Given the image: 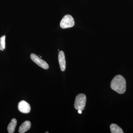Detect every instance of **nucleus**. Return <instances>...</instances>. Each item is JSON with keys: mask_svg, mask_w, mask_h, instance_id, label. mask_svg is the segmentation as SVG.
Listing matches in <instances>:
<instances>
[{"mask_svg": "<svg viewBox=\"0 0 133 133\" xmlns=\"http://www.w3.org/2000/svg\"><path fill=\"white\" fill-rule=\"evenodd\" d=\"M45 133H49V132H45Z\"/></svg>", "mask_w": 133, "mask_h": 133, "instance_id": "nucleus-12", "label": "nucleus"}, {"mask_svg": "<svg viewBox=\"0 0 133 133\" xmlns=\"http://www.w3.org/2000/svg\"><path fill=\"white\" fill-rule=\"evenodd\" d=\"M82 111L81 110H78V113L79 114H81L82 113Z\"/></svg>", "mask_w": 133, "mask_h": 133, "instance_id": "nucleus-11", "label": "nucleus"}, {"mask_svg": "<svg viewBox=\"0 0 133 133\" xmlns=\"http://www.w3.org/2000/svg\"><path fill=\"white\" fill-rule=\"evenodd\" d=\"M110 130L112 133H123V130L118 125L112 124L110 125Z\"/></svg>", "mask_w": 133, "mask_h": 133, "instance_id": "nucleus-9", "label": "nucleus"}, {"mask_svg": "<svg viewBox=\"0 0 133 133\" xmlns=\"http://www.w3.org/2000/svg\"><path fill=\"white\" fill-rule=\"evenodd\" d=\"M30 57L31 60L40 67L45 70L49 69V65L45 61L40 58L35 54L32 53L30 55Z\"/></svg>", "mask_w": 133, "mask_h": 133, "instance_id": "nucleus-4", "label": "nucleus"}, {"mask_svg": "<svg viewBox=\"0 0 133 133\" xmlns=\"http://www.w3.org/2000/svg\"><path fill=\"white\" fill-rule=\"evenodd\" d=\"M18 108L20 112L24 114L29 113L31 109L29 104L24 100L21 101L19 102Z\"/></svg>", "mask_w": 133, "mask_h": 133, "instance_id": "nucleus-5", "label": "nucleus"}, {"mask_svg": "<svg viewBox=\"0 0 133 133\" xmlns=\"http://www.w3.org/2000/svg\"><path fill=\"white\" fill-rule=\"evenodd\" d=\"M110 86L114 91L119 94H123L126 90L125 79L121 75H116L112 79Z\"/></svg>", "mask_w": 133, "mask_h": 133, "instance_id": "nucleus-1", "label": "nucleus"}, {"mask_svg": "<svg viewBox=\"0 0 133 133\" xmlns=\"http://www.w3.org/2000/svg\"><path fill=\"white\" fill-rule=\"evenodd\" d=\"M86 102V97L84 94H80L76 96L74 102V107L77 110L84 109Z\"/></svg>", "mask_w": 133, "mask_h": 133, "instance_id": "nucleus-2", "label": "nucleus"}, {"mask_svg": "<svg viewBox=\"0 0 133 133\" xmlns=\"http://www.w3.org/2000/svg\"><path fill=\"white\" fill-rule=\"evenodd\" d=\"M58 59L61 70L62 71H64L66 67V62L64 52L62 51H59L58 53Z\"/></svg>", "mask_w": 133, "mask_h": 133, "instance_id": "nucleus-6", "label": "nucleus"}, {"mask_svg": "<svg viewBox=\"0 0 133 133\" xmlns=\"http://www.w3.org/2000/svg\"><path fill=\"white\" fill-rule=\"evenodd\" d=\"M17 121L15 118H13L11 120L8 127V131L9 133L14 132L15 129L17 125Z\"/></svg>", "mask_w": 133, "mask_h": 133, "instance_id": "nucleus-8", "label": "nucleus"}, {"mask_svg": "<svg viewBox=\"0 0 133 133\" xmlns=\"http://www.w3.org/2000/svg\"><path fill=\"white\" fill-rule=\"evenodd\" d=\"M31 122L29 121H26L22 124L19 127V133H24L29 130L31 127Z\"/></svg>", "mask_w": 133, "mask_h": 133, "instance_id": "nucleus-7", "label": "nucleus"}, {"mask_svg": "<svg viewBox=\"0 0 133 133\" xmlns=\"http://www.w3.org/2000/svg\"><path fill=\"white\" fill-rule=\"evenodd\" d=\"M74 21L72 17L70 15L64 16L60 22V26L62 29L72 28L74 25Z\"/></svg>", "mask_w": 133, "mask_h": 133, "instance_id": "nucleus-3", "label": "nucleus"}, {"mask_svg": "<svg viewBox=\"0 0 133 133\" xmlns=\"http://www.w3.org/2000/svg\"><path fill=\"white\" fill-rule=\"evenodd\" d=\"M5 38L6 36H2L0 38V51H3L5 48Z\"/></svg>", "mask_w": 133, "mask_h": 133, "instance_id": "nucleus-10", "label": "nucleus"}]
</instances>
